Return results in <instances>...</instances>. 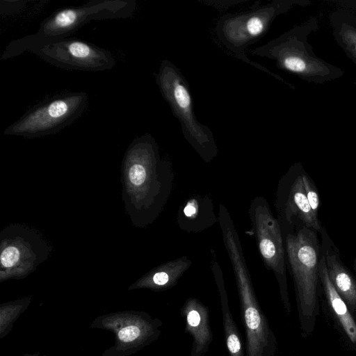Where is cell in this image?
<instances>
[{
    "mask_svg": "<svg viewBox=\"0 0 356 356\" xmlns=\"http://www.w3.org/2000/svg\"><path fill=\"white\" fill-rule=\"evenodd\" d=\"M219 208L220 226L239 298L245 356H277V337L257 298L237 231L226 208L222 204Z\"/></svg>",
    "mask_w": 356,
    "mask_h": 356,
    "instance_id": "1",
    "label": "cell"
},
{
    "mask_svg": "<svg viewBox=\"0 0 356 356\" xmlns=\"http://www.w3.org/2000/svg\"><path fill=\"white\" fill-rule=\"evenodd\" d=\"M283 236L294 285L300 332L306 339L312 334L320 314L321 243L317 232L305 227H298Z\"/></svg>",
    "mask_w": 356,
    "mask_h": 356,
    "instance_id": "2",
    "label": "cell"
},
{
    "mask_svg": "<svg viewBox=\"0 0 356 356\" xmlns=\"http://www.w3.org/2000/svg\"><path fill=\"white\" fill-rule=\"evenodd\" d=\"M29 52L57 67L87 72L113 68L111 52L76 38L47 37L38 33L11 41L1 59L6 60Z\"/></svg>",
    "mask_w": 356,
    "mask_h": 356,
    "instance_id": "3",
    "label": "cell"
},
{
    "mask_svg": "<svg viewBox=\"0 0 356 356\" xmlns=\"http://www.w3.org/2000/svg\"><path fill=\"white\" fill-rule=\"evenodd\" d=\"M156 81L159 90L179 120L185 138L207 162L217 155V146L210 129L196 118L187 82L170 61H161Z\"/></svg>",
    "mask_w": 356,
    "mask_h": 356,
    "instance_id": "4",
    "label": "cell"
},
{
    "mask_svg": "<svg viewBox=\"0 0 356 356\" xmlns=\"http://www.w3.org/2000/svg\"><path fill=\"white\" fill-rule=\"evenodd\" d=\"M87 102L85 92L55 95L32 106L3 133L29 138L56 134L80 118Z\"/></svg>",
    "mask_w": 356,
    "mask_h": 356,
    "instance_id": "5",
    "label": "cell"
},
{
    "mask_svg": "<svg viewBox=\"0 0 356 356\" xmlns=\"http://www.w3.org/2000/svg\"><path fill=\"white\" fill-rule=\"evenodd\" d=\"M163 322L144 311L123 310L96 317L90 328L111 332L114 344L102 356H131L156 341L161 334Z\"/></svg>",
    "mask_w": 356,
    "mask_h": 356,
    "instance_id": "6",
    "label": "cell"
},
{
    "mask_svg": "<svg viewBox=\"0 0 356 356\" xmlns=\"http://www.w3.org/2000/svg\"><path fill=\"white\" fill-rule=\"evenodd\" d=\"M258 250L266 268L277 282L281 302L288 315L291 312L287 277L286 254L282 228L266 200L255 197L248 210Z\"/></svg>",
    "mask_w": 356,
    "mask_h": 356,
    "instance_id": "7",
    "label": "cell"
},
{
    "mask_svg": "<svg viewBox=\"0 0 356 356\" xmlns=\"http://www.w3.org/2000/svg\"><path fill=\"white\" fill-rule=\"evenodd\" d=\"M288 6L286 1H274L248 11L224 15L217 21L216 35L227 49L240 56L266 34Z\"/></svg>",
    "mask_w": 356,
    "mask_h": 356,
    "instance_id": "8",
    "label": "cell"
},
{
    "mask_svg": "<svg viewBox=\"0 0 356 356\" xmlns=\"http://www.w3.org/2000/svg\"><path fill=\"white\" fill-rule=\"evenodd\" d=\"M136 9L133 0H92L78 7L56 10L41 22L36 33L68 37L92 20L129 18Z\"/></svg>",
    "mask_w": 356,
    "mask_h": 356,
    "instance_id": "9",
    "label": "cell"
},
{
    "mask_svg": "<svg viewBox=\"0 0 356 356\" xmlns=\"http://www.w3.org/2000/svg\"><path fill=\"white\" fill-rule=\"evenodd\" d=\"M304 170L301 164L296 163L278 182L275 207L283 235L298 227H305L319 234L323 228L307 199L302 178Z\"/></svg>",
    "mask_w": 356,
    "mask_h": 356,
    "instance_id": "10",
    "label": "cell"
},
{
    "mask_svg": "<svg viewBox=\"0 0 356 356\" xmlns=\"http://www.w3.org/2000/svg\"><path fill=\"white\" fill-rule=\"evenodd\" d=\"M318 268L321 295H323L328 314L346 343L356 349V318L331 282L321 250Z\"/></svg>",
    "mask_w": 356,
    "mask_h": 356,
    "instance_id": "11",
    "label": "cell"
},
{
    "mask_svg": "<svg viewBox=\"0 0 356 356\" xmlns=\"http://www.w3.org/2000/svg\"><path fill=\"white\" fill-rule=\"evenodd\" d=\"M321 253L325 257L329 278L336 291L356 318V279L341 261L340 252L323 227L320 233Z\"/></svg>",
    "mask_w": 356,
    "mask_h": 356,
    "instance_id": "12",
    "label": "cell"
},
{
    "mask_svg": "<svg viewBox=\"0 0 356 356\" xmlns=\"http://www.w3.org/2000/svg\"><path fill=\"white\" fill-rule=\"evenodd\" d=\"M180 313L184 320V332L192 339L190 356H204L213 340L209 307L193 297L184 301Z\"/></svg>",
    "mask_w": 356,
    "mask_h": 356,
    "instance_id": "13",
    "label": "cell"
},
{
    "mask_svg": "<svg viewBox=\"0 0 356 356\" xmlns=\"http://www.w3.org/2000/svg\"><path fill=\"white\" fill-rule=\"evenodd\" d=\"M219 293L225 346L229 356H245L243 343L229 309V300L220 268L213 267Z\"/></svg>",
    "mask_w": 356,
    "mask_h": 356,
    "instance_id": "14",
    "label": "cell"
},
{
    "mask_svg": "<svg viewBox=\"0 0 356 356\" xmlns=\"http://www.w3.org/2000/svg\"><path fill=\"white\" fill-rule=\"evenodd\" d=\"M191 261L181 257L165 264L143 282V286L155 291H163L173 287L184 273L191 266Z\"/></svg>",
    "mask_w": 356,
    "mask_h": 356,
    "instance_id": "15",
    "label": "cell"
},
{
    "mask_svg": "<svg viewBox=\"0 0 356 356\" xmlns=\"http://www.w3.org/2000/svg\"><path fill=\"white\" fill-rule=\"evenodd\" d=\"M31 298H26L0 305V339L7 336L19 317L29 307Z\"/></svg>",
    "mask_w": 356,
    "mask_h": 356,
    "instance_id": "16",
    "label": "cell"
},
{
    "mask_svg": "<svg viewBox=\"0 0 356 356\" xmlns=\"http://www.w3.org/2000/svg\"><path fill=\"white\" fill-rule=\"evenodd\" d=\"M302 178L306 197L309 206L313 212L318 216L320 198L318 188L312 179L305 170H304L302 173Z\"/></svg>",
    "mask_w": 356,
    "mask_h": 356,
    "instance_id": "17",
    "label": "cell"
},
{
    "mask_svg": "<svg viewBox=\"0 0 356 356\" xmlns=\"http://www.w3.org/2000/svg\"><path fill=\"white\" fill-rule=\"evenodd\" d=\"M19 258V252L15 247H8L5 248L1 254V263L6 268L14 266Z\"/></svg>",
    "mask_w": 356,
    "mask_h": 356,
    "instance_id": "18",
    "label": "cell"
},
{
    "mask_svg": "<svg viewBox=\"0 0 356 356\" xmlns=\"http://www.w3.org/2000/svg\"><path fill=\"white\" fill-rule=\"evenodd\" d=\"M199 203L197 199L193 198L188 201L183 209V214L189 220L196 219L199 213Z\"/></svg>",
    "mask_w": 356,
    "mask_h": 356,
    "instance_id": "19",
    "label": "cell"
},
{
    "mask_svg": "<svg viewBox=\"0 0 356 356\" xmlns=\"http://www.w3.org/2000/svg\"><path fill=\"white\" fill-rule=\"evenodd\" d=\"M22 356H47V355H40L38 353H33V354L26 353V354L23 355Z\"/></svg>",
    "mask_w": 356,
    "mask_h": 356,
    "instance_id": "20",
    "label": "cell"
},
{
    "mask_svg": "<svg viewBox=\"0 0 356 356\" xmlns=\"http://www.w3.org/2000/svg\"><path fill=\"white\" fill-rule=\"evenodd\" d=\"M353 270L355 271V277L356 279V258L354 259L353 262Z\"/></svg>",
    "mask_w": 356,
    "mask_h": 356,
    "instance_id": "21",
    "label": "cell"
},
{
    "mask_svg": "<svg viewBox=\"0 0 356 356\" xmlns=\"http://www.w3.org/2000/svg\"><path fill=\"white\" fill-rule=\"evenodd\" d=\"M355 49H356V46H355Z\"/></svg>",
    "mask_w": 356,
    "mask_h": 356,
    "instance_id": "22",
    "label": "cell"
}]
</instances>
